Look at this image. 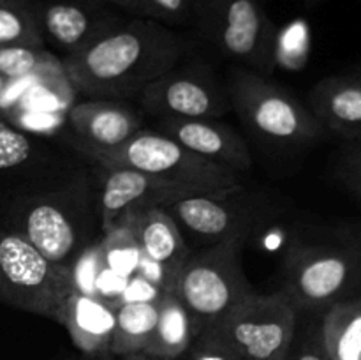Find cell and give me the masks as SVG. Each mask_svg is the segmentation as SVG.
<instances>
[{"label": "cell", "instance_id": "cell-1", "mask_svg": "<svg viewBox=\"0 0 361 360\" xmlns=\"http://www.w3.org/2000/svg\"><path fill=\"white\" fill-rule=\"evenodd\" d=\"M185 41L171 27L143 18L118 20L78 52L62 69L71 87L90 99L137 97L147 85L175 69Z\"/></svg>", "mask_w": 361, "mask_h": 360}, {"label": "cell", "instance_id": "cell-2", "mask_svg": "<svg viewBox=\"0 0 361 360\" xmlns=\"http://www.w3.org/2000/svg\"><path fill=\"white\" fill-rule=\"evenodd\" d=\"M4 228L18 233L53 263L71 268L101 228L99 182L88 172L49 173L7 196Z\"/></svg>", "mask_w": 361, "mask_h": 360}, {"label": "cell", "instance_id": "cell-3", "mask_svg": "<svg viewBox=\"0 0 361 360\" xmlns=\"http://www.w3.org/2000/svg\"><path fill=\"white\" fill-rule=\"evenodd\" d=\"M74 148L94 166L126 168L196 187L208 193L242 189L238 173L194 154L161 131L140 129L116 147H92L73 141Z\"/></svg>", "mask_w": 361, "mask_h": 360}, {"label": "cell", "instance_id": "cell-4", "mask_svg": "<svg viewBox=\"0 0 361 360\" xmlns=\"http://www.w3.org/2000/svg\"><path fill=\"white\" fill-rule=\"evenodd\" d=\"M245 240L247 236H231L197 253L190 251L180 267L171 293L189 311L197 334L257 293L243 274Z\"/></svg>", "mask_w": 361, "mask_h": 360}, {"label": "cell", "instance_id": "cell-5", "mask_svg": "<svg viewBox=\"0 0 361 360\" xmlns=\"http://www.w3.org/2000/svg\"><path fill=\"white\" fill-rule=\"evenodd\" d=\"M228 97L247 129L268 143L309 147L326 131L309 106L291 92L247 67L231 71Z\"/></svg>", "mask_w": 361, "mask_h": 360}, {"label": "cell", "instance_id": "cell-6", "mask_svg": "<svg viewBox=\"0 0 361 360\" xmlns=\"http://www.w3.org/2000/svg\"><path fill=\"white\" fill-rule=\"evenodd\" d=\"M74 292L71 268L0 224V302L60 323Z\"/></svg>", "mask_w": 361, "mask_h": 360}, {"label": "cell", "instance_id": "cell-7", "mask_svg": "<svg viewBox=\"0 0 361 360\" xmlns=\"http://www.w3.org/2000/svg\"><path fill=\"white\" fill-rule=\"evenodd\" d=\"M190 23L222 55L268 76L277 64L279 27L259 0H192Z\"/></svg>", "mask_w": 361, "mask_h": 360}, {"label": "cell", "instance_id": "cell-8", "mask_svg": "<svg viewBox=\"0 0 361 360\" xmlns=\"http://www.w3.org/2000/svg\"><path fill=\"white\" fill-rule=\"evenodd\" d=\"M360 272L361 256L353 247L298 240L286 256L281 293L298 313L326 311L338 300L351 299Z\"/></svg>", "mask_w": 361, "mask_h": 360}, {"label": "cell", "instance_id": "cell-9", "mask_svg": "<svg viewBox=\"0 0 361 360\" xmlns=\"http://www.w3.org/2000/svg\"><path fill=\"white\" fill-rule=\"evenodd\" d=\"M298 316L284 293H256L212 327L236 360H286Z\"/></svg>", "mask_w": 361, "mask_h": 360}, {"label": "cell", "instance_id": "cell-10", "mask_svg": "<svg viewBox=\"0 0 361 360\" xmlns=\"http://www.w3.org/2000/svg\"><path fill=\"white\" fill-rule=\"evenodd\" d=\"M178 226L208 246L231 236L252 235L274 207L264 196H250L242 189L228 193H197L164 208Z\"/></svg>", "mask_w": 361, "mask_h": 360}, {"label": "cell", "instance_id": "cell-11", "mask_svg": "<svg viewBox=\"0 0 361 360\" xmlns=\"http://www.w3.org/2000/svg\"><path fill=\"white\" fill-rule=\"evenodd\" d=\"M197 193L208 191L134 169L99 166V217L102 235L123 226L136 214L150 208H166L182 198Z\"/></svg>", "mask_w": 361, "mask_h": 360}, {"label": "cell", "instance_id": "cell-12", "mask_svg": "<svg viewBox=\"0 0 361 360\" xmlns=\"http://www.w3.org/2000/svg\"><path fill=\"white\" fill-rule=\"evenodd\" d=\"M137 99L145 112L159 119H217L231 106L214 80L175 69L147 85Z\"/></svg>", "mask_w": 361, "mask_h": 360}, {"label": "cell", "instance_id": "cell-13", "mask_svg": "<svg viewBox=\"0 0 361 360\" xmlns=\"http://www.w3.org/2000/svg\"><path fill=\"white\" fill-rule=\"evenodd\" d=\"M44 42L66 55L78 52L120 20L104 0H35Z\"/></svg>", "mask_w": 361, "mask_h": 360}, {"label": "cell", "instance_id": "cell-14", "mask_svg": "<svg viewBox=\"0 0 361 360\" xmlns=\"http://www.w3.org/2000/svg\"><path fill=\"white\" fill-rule=\"evenodd\" d=\"M201 157L226 166L233 172H245L252 166V154L242 136L215 119H159V129Z\"/></svg>", "mask_w": 361, "mask_h": 360}, {"label": "cell", "instance_id": "cell-15", "mask_svg": "<svg viewBox=\"0 0 361 360\" xmlns=\"http://www.w3.org/2000/svg\"><path fill=\"white\" fill-rule=\"evenodd\" d=\"M67 126L74 140L92 147H116L143 129L141 116L122 101L115 99H88L71 106Z\"/></svg>", "mask_w": 361, "mask_h": 360}, {"label": "cell", "instance_id": "cell-16", "mask_svg": "<svg viewBox=\"0 0 361 360\" xmlns=\"http://www.w3.org/2000/svg\"><path fill=\"white\" fill-rule=\"evenodd\" d=\"M309 108L321 126L361 145V78L331 76L321 80L309 94Z\"/></svg>", "mask_w": 361, "mask_h": 360}, {"label": "cell", "instance_id": "cell-17", "mask_svg": "<svg viewBox=\"0 0 361 360\" xmlns=\"http://www.w3.org/2000/svg\"><path fill=\"white\" fill-rule=\"evenodd\" d=\"M123 226L130 229L141 254L161 268L175 284L180 267L190 254L175 219L164 208H150L130 217Z\"/></svg>", "mask_w": 361, "mask_h": 360}, {"label": "cell", "instance_id": "cell-18", "mask_svg": "<svg viewBox=\"0 0 361 360\" xmlns=\"http://www.w3.org/2000/svg\"><path fill=\"white\" fill-rule=\"evenodd\" d=\"M115 306L97 296L74 292L63 309V325L71 341L85 356L108 359L115 330Z\"/></svg>", "mask_w": 361, "mask_h": 360}, {"label": "cell", "instance_id": "cell-19", "mask_svg": "<svg viewBox=\"0 0 361 360\" xmlns=\"http://www.w3.org/2000/svg\"><path fill=\"white\" fill-rule=\"evenodd\" d=\"M51 166L55 168L53 154L48 147L28 133L0 120V180L18 176L27 179L32 175L39 179L55 173Z\"/></svg>", "mask_w": 361, "mask_h": 360}, {"label": "cell", "instance_id": "cell-20", "mask_svg": "<svg viewBox=\"0 0 361 360\" xmlns=\"http://www.w3.org/2000/svg\"><path fill=\"white\" fill-rule=\"evenodd\" d=\"M159 318L145 353L161 360H176L185 355L197 335L196 323L183 304L171 292H162L157 300Z\"/></svg>", "mask_w": 361, "mask_h": 360}, {"label": "cell", "instance_id": "cell-21", "mask_svg": "<svg viewBox=\"0 0 361 360\" xmlns=\"http://www.w3.org/2000/svg\"><path fill=\"white\" fill-rule=\"evenodd\" d=\"M319 330L330 360H361V295L328 307Z\"/></svg>", "mask_w": 361, "mask_h": 360}, {"label": "cell", "instance_id": "cell-22", "mask_svg": "<svg viewBox=\"0 0 361 360\" xmlns=\"http://www.w3.org/2000/svg\"><path fill=\"white\" fill-rule=\"evenodd\" d=\"M115 330H113L111 355L126 356L145 353L159 318L157 302H120L115 307Z\"/></svg>", "mask_w": 361, "mask_h": 360}, {"label": "cell", "instance_id": "cell-23", "mask_svg": "<svg viewBox=\"0 0 361 360\" xmlns=\"http://www.w3.org/2000/svg\"><path fill=\"white\" fill-rule=\"evenodd\" d=\"M44 46L35 0H0V48Z\"/></svg>", "mask_w": 361, "mask_h": 360}, {"label": "cell", "instance_id": "cell-24", "mask_svg": "<svg viewBox=\"0 0 361 360\" xmlns=\"http://www.w3.org/2000/svg\"><path fill=\"white\" fill-rule=\"evenodd\" d=\"M62 67L44 46H4L0 48V74L6 80L16 81L44 71Z\"/></svg>", "mask_w": 361, "mask_h": 360}, {"label": "cell", "instance_id": "cell-25", "mask_svg": "<svg viewBox=\"0 0 361 360\" xmlns=\"http://www.w3.org/2000/svg\"><path fill=\"white\" fill-rule=\"evenodd\" d=\"M101 251L106 267L111 268L120 277L129 281L136 275L141 261V249L127 226H120L106 233L101 240Z\"/></svg>", "mask_w": 361, "mask_h": 360}, {"label": "cell", "instance_id": "cell-26", "mask_svg": "<svg viewBox=\"0 0 361 360\" xmlns=\"http://www.w3.org/2000/svg\"><path fill=\"white\" fill-rule=\"evenodd\" d=\"M111 7L126 11L134 18L154 20L164 25L190 23L192 0H104Z\"/></svg>", "mask_w": 361, "mask_h": 360}, {"label": "cell", "instance_id": "cell-27", "mask_svg": "<svg viewBox=\"0 0 361 360\" xmlns=\"http://www.w3.org/2000/svg\"><path fill=\"white\" fill-rule=\"evenodd\" d=\"M185 360H236L215 327H207L194 337L185 352Z\"/></svg>", "mask_w": 361, "mask_h": 360}, {"label": "cell", "instance_id": "cell-28", "mask_svg": "<svg viewBox=\"0 0 361 360\" xmlns=\"http://www.w3.org/2000/svg\"><path fill=\"white\" fill-rule=\"evenodd\" d=\"M286 360H330L321 339L319 325H310L307 330H300L296 325V334L289 348Z\"/></svg>", "mask_w": 361, "mask_h": 360}, {"label": "cell", "instance_id": "cell-29", "mask_svg": "<svg viewBox=\"0 0 361 360\" xmlns=\"http://www.w3.org/2000/svg\"><path fill=\"white\" fill-rule=\"evenodd\" d=\"M338 176L361 201V145H351L338 162Z\"/></svg>", "mask_w": 361, "mask_h": 360}, {"label": "cell", "instance_id": "cell-30", "mask_svg": "<svg viewBox=\"0 0 361 360\" xmlns=\"http://www.w3.org/2000/svg\"><path fill=\"white\" fill-rule=\"evenodd\" d=\"M122 360H161V359H155V356L147 355V353H134V355L122 356Z\"/></svg>", "mask_w": 361, "mask_h": 360}, {"label": "cell", "instance_id": "cell-31", "mask_svg": "<svg viewBox=\"0 0 361 360\" xmlns=\"http://www.w3.org/2000/svg\"><path fill=\"white\" fill-rule=\"evenodd\" d=\"M7 87H9V80H6V78H4L2 74H0V97H2L4 92L7 90Z\"/></svg>", "mask_w": 361, "mask_h": 360}, {"label": "cell", "instance_id": "cell-32", "mask_svg": "<svg viewBox=\"0 0 361 360\" xmlns=\"http://www.w3.org/2000/svg\"><path fill=\"white\" fill-rule=\"evenodd\" d=\"M83 360H95V359H90V356H85Z\"/></svg>", "mask_w": 361, "mask_h": 360}]
</instances>
